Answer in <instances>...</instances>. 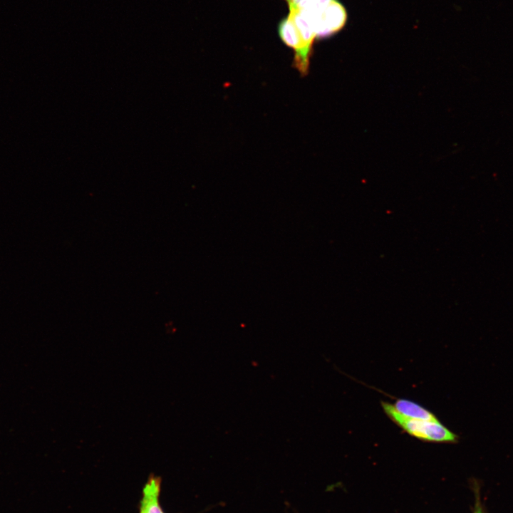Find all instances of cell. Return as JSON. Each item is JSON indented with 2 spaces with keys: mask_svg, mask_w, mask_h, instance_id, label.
I'll return each instance as SVG.
<instances>
[{
  "mask_svg": "<svg viewBox=\"0 0 513 513\" xmlns=\"http://www.w3.org/2000/svg\"><path fill=\"white\" fill-rule=\"evenodd\" d=\"M289 6V9L294 8L301 0H284Z\"/></svg>",
  "mask_w": 513,
  "mask_h": 513,
  "instance_id": "52a82bcc",
  "label": "cell"
},
{
  "mask_svg": "<svg viewBox=\"0 0 513 513\" xmlns=\"http://www.w3.org/2000/svg\"><path fill=\"white\" fill-rule=\"evenodd\" d=\"M381 407L386 415L410 435L423 441L440 443H456L459 437L446 426L435 420L407 418L398 413L393 404L382 401Z\"/></svg>",
  "mask_w": 513,
  "mask_h": 513,
  "instance_id": "7a4b0ae2",
  "label": "cell"
},
{
  "mask_svg": "<svg viewBox=\"0 0 513 513\" xmlns=\"http://www.w3.org/2000/svg\"><path fill=\"white\" fill-rule=\"evenodd\" d=\"M278 33L281 41L294 51V65L301 73L306 74L312 48L304 42L291 19L287 16L279 24Z\"/></svg>",
  "mask_w": 513,
  "mask_h": 513,
  "instance_id": "3957f363",
  "label": "cell"
},
{
  "mask_svg": "<svg viewBox=\"0 0 513 513\" xmlns=\"http://www.w3.org/2000/svg\"><path fill=\"white\" fill-rule=\"evenodd\" d=\"M393 405L398 413L407 418L431 421L438 420L436 415L432 412L418 403L407 399L397 398Z\"/></svg>",
  "mask_w": 513,
  "mask_h": 513,
  "instance_id": "5b68a950",
  "label": "cell"
},
{
  "mask_svg": "<svg viewBox=\"0 0 513 513\" xmlns=\"http://www.w3.org/2000/svg\"><path fill=\"white\" fill-rule=\"evenodd\" d=\"M291 9L308 19L318 38L336 33L347 20L346 10L338 0H301Z\"/></svg>",
  "mask_w": 513,
  "mask_h": 513,
  "instance_id": "6da1fadb",
  "label": "cell"
},
{
  "mask_svg": "<svg viewBox=\"0 0 513 513\" xmlns=\"http://www.w3.org/2000/svg\"><path fill=\"white\" fill-rule=\"evenodd\" d=\"M161 480L150 475L142 489L139 513H165L160 503Z\"/></svg>",
  "mask_w": 513,
  "mask_h": 513,
  "instance_id": "277c9868",
  "label": "cell"
},
{
  "mask_svg": "<svg viewBox=\"0 0 513 513\" xmlns=\"http://www.w3.org/2000/svg\"><path fill=\"white\" fill-rule=\"evenodd\" d=\"M474 513H484L480 503V497L476 495V502L474 508Z\"/></svg>",
  "mask_w": 513,
  "mask_h": 513,
  "instance_id": "8992f818",
  "label": "cell"
}]
</instances>
